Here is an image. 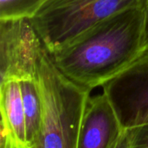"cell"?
<instances>
[{
  "mask_svg": "<svg viewBox=\"0 0 148 148\" xmlns=\"http://www.w3.org/2000/svg\"><path fill=\"white\" fill-rule=\"evenodd\" d=\"M144 7L122 10L49 54L57 69L93 90L116 77L144 52Z\"/></svg>",
  "mask_w": 148,
  "mask_h": 148,
  "instance_id": "6da1fadb",
  "label": "cell"
},
{
  "mask_svg": "<svg viewBox=\"0 0 148 148\" xmlns=\"http://www.w3.org/2000/svg\"><path fill=\"white\" fill-rule=\"evenodd\" d=\"M42 107L34 148H78L82 121L92 90L65 76L45 49L36 77Z\"/></svg>",
  "mask_w": 148,
  "mask_h": 148,
  "instance_id": "7a4b0ae2",
  "label": "cell"
},
{
  "mask_svg": "<svg viewBox=\"0 0 148 148\" xmlns=\"http://www.w3.org/2000/svg\"><path fill=\"white\" fill-rule=\"evenodd\" d=\"M147 0H46L29 19L49 54L105 19Z\"/></svg>",
  "mask_w": 148,
  "mask_h": 148,
  "instance_id": "3957f363",
  "label": "cell"
},
{
  "mask_svg": "<svg viewBox=\"0 0 148 148\" xmlns=\"http://www.w3.org/2000/svg\"><path fill=\"white\" fill-rule=\"evenodd\" d=\"M45 49L29 19L0 20V82L36 79Z\"/></svg>",
  "mask_w": 148,
  "mask_h": 148,
  "instance_id": "277c9868",
  "label": "cell"
},
{
  "mask_svg": "<svg viewBox=\"0 0 148 148\" xmlns=\"http://www.w3.org/2000/svg\"><path fill=\"white\" fill-rule=\"evenodd\" d=\"M101 88L124 129L148 123V50Z\"/></svg>",
  "mask_w": 148,
  "mask_h": 148,
  "instance_id": "5b68a950",
  "label": "cell"
},
{
  "mask_svg": "<svg viewBox=\"0 0 148 148\" xmlns=\"http://www.w3.org/2000/svg\"><path fill=\"white\" fill-rule=\"evenodd\" d=\"M124 130L106 95H90L82 121L78 148H113Z\"/></svg>",
  "mask_w": 148,
  "mask_h": 148,
  "instance_id": "8992f818",
  "label": "cell"
},
{
  "mask_svg": "<svg viewBox=\"0 0 148 148\" xmlns=\"http://www.w3.org/2000/svg\"><path fill=\"white\" fill-rule=\"evenodd\" d=\"M0 148H31L27 140L26 121L20 82H0Z\"/></svg>",
  "mask_w": 148,
  "mask_h": 148,
  "instance_id": "52a82bcc",
  "label": "cell"
},
{
  "mask_svg": "<svg viewBox=\"0 0 148 148\" xmlns=\"http://www.w3.org/2000/svg\"><path fill=\"white\" fill-rule=\"evenodd\" d=\"M19 82L25 114L27 140L29 147L33 148L37 139L42 115L39 91L36 79Z\"/></svg>",
  "mask_w": 148,
  "mask_h": 148,
  "instance_id": "ba28073f",
  "label": "cell"
},
{
  "mask_svg": "<svg viewBox=\"0 0 148 148\" xmlns=\"http://www.w3.org/2000/svg\"><path fill=\"white\" fill-rule=\"evenodd\" d=\"M46 0H0V20L30 19Z\"/></svg>",
  "mask_w": 148,
  "mask_h": 148,
  "instance_id": "9c48e42d",
  "label": "cell"
},
{
  "mask_svg": "<svg viewBox=\"0 0 148 148\" xmlns=\"http://www.w3.org/2000/svg\"><path fill=\"white\" fill-rule=\"evenodd\" d=\"M130 148H148V123L127 129Z\"/></svg>",
  "mask_w": 148,
  "mask_h": 148,
  "instance_id": "30bf717a",
  "label": "cell"
},
{
  "mask_svg": "<svg viewBox=\"0 0 148 148\" xmlns=\"http://www.w3.org/2000/svg\"><path fill=\"white\" fill-rule=\"evenodd\" d=\"M113 148H130L127 129H125Z\"/></svg>",
  "mask_w": 148,
  "mask_h": 148,
  "instance_id": "8fae6325",
  "label": "cell"
},
{
  "mask_svg": "<svg viewBox=\"0 0 148 148\" xmlns=\"http://www.w3.org/2000/svg\"><path fill=\"white\" fill-rule=\"evenodd\" d=\"M144 48L148 50V0L144 6Z\"/></svg>",
  "mask_w": 148,
  "mask_h": 148,
  "instance_id": "7c38bea8",
  "label": "cell"
},
{
  "mask_svg": "<svg viewBox=\"0 0 148 148\" xmlns=\"http://www.w3.org/2000/svg\"><path fill=\"white\" fill-rule=\"evenodd\" d=\"M33 148H34V147H33Z\"/></svg>",
  "mask_w": 148,
  "mask_h": 148,
  "instance_id": "4fadbf2b",
  "label": "cell"
}]
</instances>
